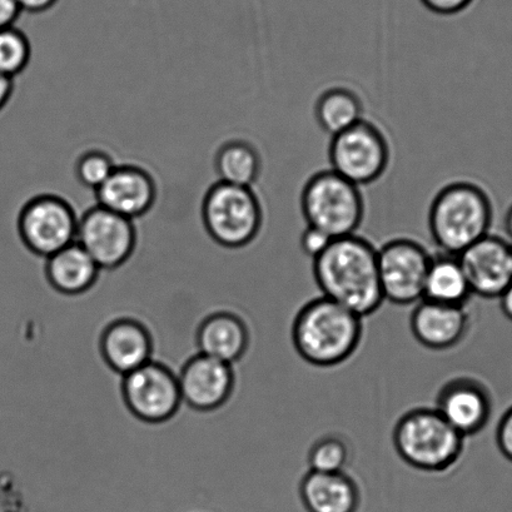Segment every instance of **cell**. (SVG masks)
Segmentation results:
<instances>
[{
	"label": "cell",
	"instance_id": "9a60e30c",
	"mask_svg": "<svg viewBox=\"0 0 512 512\" xmlns=\"http://www.w3.org/2000/svg\"><path fill=\"white\" fill-rule=\"evenodd\" d=\"M410 317L412 336L425 349L447 351L460 345L469 333L471 318L466 306L421 300Z\"/></svg>",
	"mask_w": 512,
	"mask_h": 512
},
{
	"label": "cell",
	"instance_id": "d6a6232c",
	"mask_svg": "<svg viewBox=\"0 0 512 512\" xmlns=\"http://www.w3.org/2000/svg\"><path fill=\"white\" fill-rule=\"evenodd\" d=\"M499 300L502 312H504V315L512 321V283L511 286L502 293Z\"/></svg>",
	"mask_w": 512,
	"mask_h": 512
},
{
	"label": "cell",
	"instance_id": "4fadbf2b",
	"mask_svg": "<svg viewBox=\"0 0 512 512\" xmlns=\"http://www.w3.org/2000/svg\"><path fill=\"white\" fill-rule=\"evenodd\" d=\"M472 295L500 298L512 283V243L490 235L457 256Z\"/></svg>",
	"mask_w": 512,
	"mask_h": 512
},
{
	"label": "cell",
	"instance_id": "ac0fdd59",
	"mask_svg": "<svg viewBox=\"0 0 512 512\" xmlns=\"http://www.w3.org/2000/svg\"><path fill=\"white\" fill-rule=\"evenodd\" d=\"M298 494L307 512H359L361 506L360 486L346 471L308 470L302 476Z\"/></svg>",
	"mask_w": 512,
	"mask_h": 512
},
{
	"label": "cell",
	"instance_id": "484cf974",
	"mask_svg": "<svg viewBox=\"0 0 512 512\" xmlns=\"http://www.w3.org/2000/svg\"><path fill=\"white\" fill-rule=\"evenodd\" d=\"M117 164L111 154L102 149H91L84 152L76 163L77 180L89 190L96 192L112 175Z\"/></svg>",
	"mask_w": 512,
	"mask_h": 512
},
{
	"label": "cell",
	"instance_id": "836d02e7",
	"mask_svg": "<svg viewBox=\"0 0 512 512\" xmlns=\"http://www.w3.org/2000/svg\"><path fill=\"white\" fill-rule=\"evenodd\" d=\"M505 226H506L507 235H509L510 242L512 243V206L509 208V211H507V213H506Z\"/></svg>",
	"mask_w": 512,
	"mask_h": 512
},
{
	"label": "cell",
	"instance_id": "7402d4cb",
	"mask_svg": "<svg viewBox=\"0 0 512 512\" xmlns=\"http://www.w3.org/2000/svg\"><path fill=\"white\" fill-rule=\"evenodd\" d=\"M315 116L322 131L333 137L365 118L364 104L351 89L332 87L318 97Z\"/></svg>",
	"mask_w": 512,
	"mask_h": 512
},
{
	"label": "cell",
	"instance_id": "e0dca14e",
	"mask_svg": "<svg viewBox=\"0 0 512 512\" xmlns=\"http://www.w3.org/2000/svg\"><path fill=\"white\" fill-rule=\"evenodd\" d=\"M101 354L114 372L126 376L153 360L151 332L139 321L119 318L103 331Z\"/></svg>",
	"mask_w": 512,
	"mask_h": 512
},
{
	"label": "cell",
	"instance_id": "1f68e13d",
	"mask_svg": "<svg viewBox=\"0 0 512 512\" xmlns=\"http://www.w3.org/2000/svg\"><path fill=\"white\" fill-rule=\"evenodd\" d=\"M13 79L0 74V111L7 106L13 94Z\"/></svg>",
	"mask_w": 512,
	"mask_h": 512
},
{
	"label": "cell",
	"instance_id": "8992f818",
	"mask_svg": "<svg viewBox=\"0 0 512 512\" xmlns=\"http://www.w3.org/2000/svg\"><path fill=\"white\" fill-rule=\"evenodd\" d=\"M202 217L208 235L226 248L250 245L263 225L262 205L255 191L223 182H217L207 192Z\"/></svg>",
	"mask_w": 512,
	"mask_h": 512
},
{
	"label": "cell",
	"instance_id": "44dd1931",
	"mask_svg": "<svg viewBox=\"0 0 512 512\" xmlns=\"http://www.w3.org/2000/svg\"><path fill=\"white\" fill-rule=\"evenodd\" d=\"M472 293L459 257L439 253L432 256L425 278L424 297L444 305L466 306Z\"/></svg>",
	"mask_w": 512,
	"mask_h": 512
},
{
	"label": "cell",
	"instance_id": "30bf717a",
	"mask_svg": "<svg viewBox=\"0 0 512 512\" xmlns=\"http://www.w3.org/2000/svg\"><path fill=\"white\" fill-rule=\"evenodd\" d=\"M122 396L128 410L148 424L171 420L182 405L177 375L154 360L123 376Z\"/></svg>",
	"mask_w": 512,
	"mask_h": 512
},
{
	"label": "cell",
	"instance_id": "6da1fadb",
	"mask_svg": "<svg viewBox=\"0 0 512 512\" xmlns=\"http://www.w3.org/2000/svg\"><path fill=\"white\" fill-rule=\"evenodd\" d=\"M312 273L321 296L362 318L374 315L385 302L377 250L359 235L336 238L312 260Z\"/></svg>",
	"mask_w": 512,
	"mask_h": 512
},
{
	"label": "cell",
	"instance_id": "5b68a950",
	"mask_svg": "<svg viewBox=\"0 0 512 512\" xmlns=\"http://www.w3.org/2000/svg\"><path fill=\"white\" fill-rule=\"evenodd\" d=\"M301 211L307 226L336 240L357 235L364 221L365 201L359 186L327 169L315 173L303 186Z\"/></svg>",
	"mask_w": 512,
	"mask_h": 512
},
{
	"label": "cell",
	"instance_id": "83f0119b",
	"mask_svg": "<svg viewBox=\"0 0 512 512\" xmlns=\"http://www.w3.org/2000/svg\"><path fill=\"white\" fill-rule=\"evenodd\" d=\"M496 445L499 447L501 455L512 462V406L497 424Z\"/></svg>",
	"mask_w": 512,
	"mask_h": 512
},
{
	"label": "cell",
	"instance_id": "9c48e42d",
	"mask_svg": "<svg viewBox=\"0 0 512 512\" xmlns=\"http://www.w3.org/2000/svg\"><path fill=\"white\" fill-rule=\"evenodd\" d=\"M79 218L71 203L57 195H39L23 206L19 236L29 251L48 258L77 240Z\"/></svg>",
	"mask_w": 512,
	"mask_h": 512
},
{
	"label": "cell",
	"instance_id": "d4e9b609",
	"mask_svg": "<svg viewBox=\"0 0 512 512\" xmlns=\"http://www.w3.org/2000/svg\"><path fill=\"white\" fill-rule=\"evenodd\" d=\"M31 42L16 27L0 29V74L14 78L27 68L31 61Z\"/></svg>",
	"mask_w": 512,
	"mask_h": 512
},
{
	"label": "cell",
	"instance_id": "ba28073f",
	"mask_svg": "<svg viewBox=\"0 0 512 512\" xmlns=\"http://www.w3.org/2000/svg\"><path fill=\"white\" fill-rule=\"evenodd\" d=\"M432 255L420 242L400 237L377 250V266L384 300L397 306L416 305L424 297V285Z\"/></svg>",
	"mask_w": 512,
	"mask_h": 512
},
{
	"label": "cell",
	"instance_id": "603a6c76",
	"mask_svg": "<svg viewBox=\"0 0 512 512\" xmlns=\"http://www.w3.org/2000/svg\"><path fill=\"white\" fill-rule=\"evenodd\" d=\"M215 166L220 182L252 188L260 178L262 161L250 142L233 139L218 149Z\"/></svg>",
	"mask_w": 512,
	"mask_h": 512
},
{
	"label": "cell",
	"instance_id": "4316f807",
	"mask_svg": "<svg viewBox=\"0 0 512 512\" xmlns=\"http://www.w3.org/2000/svg\"><path fill=\"white\" fill-rule=\"evenodd\" d=\"M332 241V238L326 235L325 232L307 226L306 230L302 232L301 248L306 256L315 260L316 257L320 256L331 245Z\"/></svg>",
	"mask_w": 512,
	"mask_h": 512
},
{
	"label": "cell",
	"instance_id": "d6986e66",
	"mask_svg": "<svg viewBox=\"0 0 512 512\" xmlns=\"http://www.w3.org/2000/svg\"><path fill=\"white\" fill-rule=\"evenodd\" d=\"M251 335L246 322L232 312H216L197 331L198 354L233 365L246 355Z\"/></svg>",
	"mask_w": 512,
	"mask_h": 512
},
{
	"label": "cell",
	"instance_id": "2e32d148",
	"mask_svg": "<svg viewBox=\"0 0 512 512\" xmlns=\"http://www.w3.org/2000/svg\"><path fill=\"white\" fill-rule=\"evenodd\" d=\"M98 206L128 220L146 215L156 202L157 187L151 173L132 164L114 168L96 191Z\"/></svg>",
	"mask_w": 512,
	"mask_h": 512
},
{
	"label": "cell",
	"instance_id": "cb8c5ba5",
	"mask_svg": "<svg viewBox=\"0 0 512 512\" xmlns=\"http://www.w3.org/2000/svg\"><path fill=\"white\" fill-rule=\"evenodd\" d=\"M351 456V446L344 437L336 434L323 435L318 437L308 450V470L344 472L350 464Z\"/></svg>",
	"mask_w": 512,
	"mask_h": 512
},
{
	"label": "cell",
	"instance_id": "277c9868",
	"mask_svg": "<svg viewBox=\"0 0 512 512\" xmlns=\"http://www.w3.org/2000/svg\"><path fill=\"white\" fill-rule=\"evenodd\" d=\"M466 439L435 407H415L396 421L392 445L406 465L426 474H444L459 464Z\"/></svg>",
	"mask_w": 512,
	"mask_h": 512
},
{
	"label": "cell",
	"instance_id": "8fae6325",
	"mask_svg": "<svg viewBox=\"0 0 512 512\" xmlns=\"http://www.w3.org/2000/svg\"><path fill=\"white\" fill-rule=\"evenodd\" d=\"M76 242L101 270H114L132 256L137 231L132 220L97 205L79 218Z\"/></svg>",
	"mask_w": 512,
	"mask_h": 512
},
{
	"label": "cell",
	"instance_id": "ffe728a7",
	"mask_svg": "<svg viewBox=\"0 0 512 512\" xmlns=\"http://www.w3.org/2000/svg\"><path fill=\"white\" fill-rule=\"evenodd\" d=\"M101 268L77 242L47 258L46 276L54 290L67 296L82 295L97 282Z\"/></svg>",
	"mask_w": 512,
	"mask_h": 512
},
{
	"label": "cell",
	"instance_id": "f1b7e54d",
	"mask_svg": "<svg viewBox=\"0 0 512 512\" xmlns=\"http://www.w3.org/2000/svg\"><path fill=\"white\" fill-rule=\"evenodd\" d=\"M427 11L437 16H455L466 11L474 0H420Z\"/></svg>",
	"mask_w": 512,
	"mask_h": 512
},
{
	"label": "cell",
	"instance_id": "7c38bea8",
	"mask_svg": "<svg viewBox=\"0 0 512 512\" xmlns=\"http://www.w3.org/2000/svg\"><path fill=\"white\" fill-rule=\"evenodd\" d=\"M434 407L460 435L469 439L489 425L492 396L484 382L460 375L441 386Z\"/></svg>",
	"mask_w": 512,
	"mask_h": 512
},
{
	"label": "cell",
	"instance_id": "3957f363",
	"mask_svg": "<svg viewBox=\"0 0 512 512\" xmlns=\"http://www.w3.org/2000/svg\"><path fill=\"white\" fill-rule=\"evenodd\" d=\"M494 207L477 183L459 180L436 193L429 210L432 241L441 253L459 256L481 238L490 235Z\"/></svg>",
	"mask_w": 512,
	"mask_h": 512
},
{
	"label": "cell",
	"instance_id": "f546056e",
	"mask_svg": "<svg viewBox=\"0 0 512 512\" xmlns=\"http://www.w3.org/2000/svg\"><path fill=\"white\" fill-rule=\"evenodd\" d=\"M21 13L17 0H0V29L13 27Z\"/></svg>",
	"mask_w": 512,
	"mask_h": 512
},
{
	"label": "cell",
	"instance_id": "52a82bcc",
	"mask_svg": "<svg viewBox=\"0 0 512 512\" xmlns=\"http://www.w3.org/2000/svg\"><path fill=\"white\" fill-rule=\"evenodd\" d=\"M328 159L330 169L337 175L356 186H369L379 181L389 168V139L379 126L364 118L331 137Z\"/></svg>",
	"mask_w": 512,
	"mask_h": 512
},
{
	"label": "cell",
	"instance_id": "4dcf8cb0",
	"mask_svg": "<svg viewBox=\"0 0 512 512\" xmlns=\"http://www.w3.org/2000/svg\"><path fill=\"white\" fill-rule=\"evenodd\" d=\"M21 11L43 13L56 6L58 0H17Z\"/></svg>",
	"mask_w": 512,
	"mask_h": 512
},
{
	"label": "cell",
	"instance_id": "7a4b0ae2",
	"mask_svg": "<svg viewBox=\"0 0 512 512\" xmlns=\"http://www.w3.org/2000/svg\"><path fill=\"white\" fill-rule=\"evenodd\" d=\"M291 338L303 361L330 369L345 364L360 349L364 318L326 297L312 298L293 318Z\"/></svg>",
	"mask_w": 512,
	"mask_h": 512
},
{
	"label": "cell",
	"instance_id": "5bb4252c",
	"mask_svg": "<svg viewBox=\"0 0 512 512\" xmlns=\"http://www.w3.org/2000/svg\"><path fill=\"white\" fill-rule=\"evenodd\" d=\"M182 404L196 411H213L225 405L235 390L233 366L197 354L182 366L177 375Z\"/></svg>",
	"mask_w": 512,
	"mask_h": 512
}]
</instances>
